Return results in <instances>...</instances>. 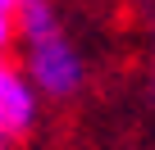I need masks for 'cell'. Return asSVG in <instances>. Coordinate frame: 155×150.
Instances as JSON below:
<instances>
[{
	"mask_svg": "<svg viewBox=\"0 0 155 150\" xmlns=\"http://www.w3.org/2000/svg\"><path fill=\"white\" fill-rule=\"evenodd\" d=\"M14 32H18V18H14V14H0V50L14 41Z\"/></svg>",
	"mask_w": 155,
	"mask_h": 150,
	"instance_id": "cell-3",
	"label": "cell"
},
{
	"mask_svg": "<svg viewBox=\"0 0 155 150\" xmlns=\"http://www.w3.org/2000/svg\"><path fill=\"white\" fill-rule=\"evenodd\" d=\"M23 37H28V68H32V87L41 96H73L78 87H82V55H78L68 46V37L59 32L55 14L41 5V0H32V5L23 9Z\"/></svg>",
	"mask_w": 155,
	"mask_h": 150,
	"instance_id": "cell-1",
	"label": "cell"
},
{
	"mask_svg": "<svg viewBox=\"0 0 155 150\" xmlns=\"http://www.w3.org/2000/svg\"><path fill=\"white\" fill-rule=\"evenodd\" d=\"M18 5L23 0H0V14H18Z\"/></svg>",
	"mask_w": 155,
	"mask_h": 150,
	"instance_id": "cell-4",
	"label": "cell"
},
{
	"mask_svg": "<svg viewBox=\"0 0 155 150\" xmlns=\"http://www.w3.org/2000/svg\"><path fill=\"white\" fill-rule=\"evenodd\" d=\"M37 118V91L18 78L9 64H0V145L18 141Z\"/></svg>",
	"mask_w": 155,
	"mask_h": 150,
	"instance_id": "cell-2",
	"label": "cell"
}]
</instances>
